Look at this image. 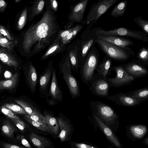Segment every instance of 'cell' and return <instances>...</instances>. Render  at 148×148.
<instances>
[{
  "label": "cell",
  "mask_w": 148,
  "mask_h": 148,
  "mask_svg": "<svg viewBox=\"0 0 148 148\" xmlns=\"http://www.w3.org/2000/svg\"><path fill=\"white\" fill-rule=\"evenodd\" d=\"M59 29L56 16L47 9L41 19L25 33L22 45L24 52L34 54L41 51L52 42Z\"/></svg>",
  "instance_id": "cell-1"
},
{
  "label": "cell",
  "mask_w": 148,
  "mask_h": 148,
  "mask_svg": "<svg viewBox=\"0 0 148 148\" xmlns=\"http://www.w3.org/2000/svg\"><path fill=\"white\" fill-rule=\"evenodd\" d=\"M95 41L102 51L112 60L124 62L134 55L135 52L130 47L118 46L99 38L97 36Z\"/></svg>",
  "instance_id": "cell-2"
},
{
  "label": "cell",
  "mask_w": 148,
  "mask_h": 148,
  "mask_svg": "<svg viewBox=\"0 0 148 148\" xmlns=\"http://www.w3.org/2000/svg\"><path fill=\"white\" fill-rule=\"evenodd\" d=\"M99 54L95 45L92 46L86 56L80 70L81 79L86 84L90 83L98 65Z\"/></svg>",
  "instance_id": "cell-3"
},
{
  "label": "cell",
  "mask_w": 148,
  "mask_h": 148,
  "mask_svg": "<svg viewBox=\"0 0 148 148\" xmlns=\"http://www.w3.org/2000/svg\"><path fill=\"white\" fill-rule=\"evenodd\" d=\"M92 30L97 36H116L134 38L144 42H148L147 35L143 32L120 27L106 30L100 27H94Z\"/></svg>",
  "instance_id": "cell-4"
},
{
  "label": "cell",
  "mask_w": 148,
  "mask_h": 148,
  "mask_svg": "<svg viewBox=\"0 0 148 148\" xmlns=\"http://www.w3.org/2000/svg\"><path fill=\"white\" fill-rule=\"evenodd\" d=\"M119 0H99L94 3L90 9L83 25H87V29H90L99 18Z\"/></svg>",
  "instance_id": "cell-5"
},
{
  "label": "cell",
  "mask_w": 148,
  "mask_h": 148,
  "mask_svg": "<svg viewBox=\"0 0 148 148\" xmlns=\"http://www.w3.org/2000/svg\"><path fill=\"white\" fill-rule=\"evenodd\" d=\"M60 73L69 89L72 97L74 99L79 96L80 90L78 82L73 75L71 68L68 57L62 62L59 65Z\"/></svg>",
  "instance_id": "cell-6"
},
{
  "label": "cell",
  "mask_w": 148,
  "mask_h": 148,
  "mask_svg": "<svg viewBox=\"0 0 148 148\" xmlns=\"http://www.w3.org/2000/svg\"><path fill=\"white\" fill-rule=\"evenodd\" d=\"M111 70L115 71L116 75L114 78L106 77V80L110 87H121L129 85L134 80V79L127 72L122 65L112 67Z\"/></svg>",
  "instance_id": "cell-7"
},
{
  "label": "cell",
  "mask_w": 148,
  "mask_h": 148,
  "mask_svg": "<svg viewBox=\"0 0 148 148\" xmlns=\"http://www.w3.org/2000/svg\"><path fill=\"white\" fill-rule=\"evenodd\" d=\"M90 104L94 114L106 122L112 123L118 118V115L111 107L102 102L93 101Z\"/></svg>",
  "instance_id": "cell-8"
},
{
  "label": "cell",
  "mask_w": 148,
  "mask_h": 148,
  "mask_svg": "<svg viewBox=\"0 0 148 148\" xmlns=\"http://www.w3.org/2000/svg\"><path fill=\"white\" fill-rule=\"evenodd\" d=\"M58 120L60 132L58 136L61 142L68 140L70 138L74 130L73 125L70 121L63 114L60 112L58 114Z\"/></svg>",
  "instance_id": "cell-9"
},
{
  "label": "cell",
  "mask_w": 148,
  "mask_h": 148,
  "mask_svg": "<svg viewBox=\"0 0 148 148\" xmlns=\"http://www.w3.org/2000/svg\"><path fill=\"white\" fill-rule=\"evenodd\" d=\"M106 99L114 102L117 104L125 106L134 107L146 101L145 100L134 98L126 95L120 92L116 95L108 96Z\"/></svg>",
  "instance_id": "cell-10"
},
{
  "label": "cell",
  "mask_w": 148,
  "mask_h": 148,
  "mask_svg": "<svg viewBox=\"0 0 148 148\" xmlns=\"http://www.w3.org/2000/svg\"><path fill=\"white\" fill-rule=\"evenodd\" d=\"M127 72L134 79L145 76L148 74L145 65L137 60L122 65Z\"/></svg>",
  "instance_id": "cell-11"
},
{
  "label": "cell",
  "mask_w": 148,
  "mask_h": 148,
  "mask_svg": "<svg viewBox=\"0 0 148 148\" xmlns=\"http://www.w3.org/2000/svg\"><path fill=\"white\" fill-rule=\"evenodd\" d=\"M54 69L51 64L49 63L40 75L39 82V91L40 96L41 97H45L48 92L49 85Z\"/></svg>",
  "instance_id": "cell-12"
},
{
  "label": "cell",
  "mask_w": 148,
  "mask_h": 148,
  "mask_svg": "<svg viewBox=\"0 0 148 148\" xmlns=\"http://www.w3.org/2000/svg\"><path fill=\"white\" fill-rule=\"evenodd\" d=\"M90 83V90L95 95L106 97L108 96L110 86L106 79L93 78Z\"/></svg>",
  "instance_id": "cell-13"
},
{
  "label": "cell",
  "mask_w": 148,
  "mask_h": 148,
  "mask_svg": "<svg viewBox=\"0 0 148 148\" xmlns=\"http://www.w3.org/2000/svg\"><path fill=\"white\" fill-rule=\"evenodd\" d=\"M56 102H60L63 98L62 92L58 84L55 70L53 71L49 91L47 94Z\"/></svg>",
  "instance_id": "cell-14"
},
{
  "label": "cell",
  "mask_w": 148,
  "mask_h": 148,
  "mask_svg": "<svg viewBox=\"0 0 148 148\" xmlns=\"http://www.w3.org/2000/svg\"><path fill=\"white\" fill-rule=\"evenodd\" d=\"M88 0L81 1L73 7L69 16L71 21L82 22Z\"/></svg>",
  "instance_id": "cell-15"
},
{
  "label": "cell",
  "mask_w": 148,
  "mask_h": 148,
  "mask_svg": "<svg viewBox=\"0 0 148 148\" xmlns=\"http://www.w3.org/2000/svg\"><path fill=\"white\" fill-rule=\"evenodd\" d=\"M15 101L29 115H35L45 119L40 108L33 102L21 99H16Z\"/></svg>",
  "instance_id": "cell-16"
},
{
  "label": "cell",
  "mask_w": 148,
  "mask_h": 148,
  "mask_svg": "<svg viewBox=\"0 0 148 148\" xmlns=\"http://www.w3.org/2000/svg\"><path fill=\"white\" fill-rule=\"evenodd\" d=\"M86 32V36L82 43L81 56L83 59L86 56L91 47L96 44L95 40L97 36L92 29H87Z\"/></svg>",
  "instance_id": "cell-17"
},
{
  "label": "cell",
  "mask_w": 148,
  "mask_h": 148,
  "mask_svg": "<svg viewBox=\"0 0 148 148\" xmlns=\"http://www.w3.org/2000/svg\"><path fill=\"white\" fill-rule=\"evenodd\" d=\"M97 36V38L108 42L121 47H129L130 46H133L134 45V42L130 39L122 37L116 36Z\"/></svg>",
  "instance_id": "cell-18"
},
{
  "label": "cell",
  "mask_w": 148,
  "mask_h": 148,
  "mask_svg": "<svg viewBox=\"0 0 148 148\" xmlns=\"http://www.w3.org/2000/svg\"><path fill=\"white\" fill-rule=\"evenodd\" d=\"M26 78L29 87L32 94L36 92L38 77L36 69L34 66L30 64L26 72Z\"/></svg>",
  "instance_id": "cell-19"
},
{
  "label": "cell",
  "mask_w": 148,
  "mask_h": 148,
  "mask_svg": "<svg viewBox=\"0 0 148 148\" xmlns=\"http://www.w3.org/2000/svg\"><path fill=\"white\" fill-rule=\"evenodd\" d=\"M43 115L46 124L50 130V133L57 135L60 128L58 119L54 116L52 112L46 110H44Z\"/></svg>",
  "instance_id": "cell-20"
},
{
  "label": "cell",
  "mask_w": 148,
  "mask_h": 148,
  "mask_svg": "<svg viewBox=\"0 0 148 148\" xmlns=\"http://www.w3.org/2000/svg\"><path fill=\"white\" fill-rule=\"evenodd\" d=\"M0 60L4 64L13 67L15 70L19 67L17 61L8 49L0 48Z\"/></svg>",
  "instance_id": "cell-21"
},
{
  "label": "cell",
  "mask_w": 148,
  "mask_h": 148,
  "mask_svg": "<svg viewBox=\"0 0 148 148\" xmlns=\"http://www.w3.org/2000/svg\"><path fill=\"white\" fill-rule=\"evenodd\" d=\"M112 63V59L106 56L98 65L96 71L103 78L106 79L110 73Z\"/></svg>",
  "instance_id": "cell-22"
},
{
  "label": "cell",
  "mask_w": 148,
  "mask_h": 148,
  "mask_svg": "<svg viewBox=\"0 0 148 148\" xmlns=\"http://www.w3.org/2000/svg\"><path fill=\"white\" fill-rule=\"evenodd\" d=\"M93 115L97 124L110 140L117 147H121V145L120 142L111 130L103 123L98 116L95 114Z\"/></svg>",
  "instance_id": "cell-23"
},
{
  "label": "cell",
  "mask_w": 148,
  "mask_h": 148,
  "mask_svg": "<svg viewBox=\"0 0 148 148\" xmlns=\"http://www.w3.org/2000/svg\"><path fill=\"white\" fill-rule=\"evenodd\" d=\"M30 139L33 145L37 148H49L51 143L46 138L34 132L29 135Z\"/></svg>",
  "instance_id": "cell-24"
},
{
  "label": "cell",
  "mask_w": 148,
  "mask_h": 148,
  "mask_svg": "<svg viewBox=\"0 0 148 148\" xmlns=\"http://www.w3.org/2000/svg\"><path fill=\"white\" fill-rule=\"evenodd\" d=\"M18 78V74L17 72L10 79L0 81V90L13 89L17 84Z\"/></svg>",
  "instance_id": "cell-25"
},
{
  "label": "cell",
  "mask_w": 148,
  "mask_h": 148,
  "mask_svg": "<svg viewBox=\"0 0 148 148\" xmlns=\"http://www.w3.org/2000/svg\"><path fill=\"white\" fill-rule=\"evenodd\" d=\"M127 3V0H123L118 4L112 10L110 15L114 18L123 15L125 12Z\"/></svg>",
  "instance_id": "cell-26"
},
{
  "label": "cell",
  "mask_w": 148,
  "mask_h": 148,
  "mask_svg": "<svg viewBox=\"0 0 148 148\" xmlns=\"http://www.w3.org/2000/svg\"><path fill=\"white\" fill-rule=\"evenodd\" d=\"M132 97L146 100L148 98V87L125 93Z\"/></svg>",
  "instance_id": "cell-27"
},
{
  "label": "cell",
  "mask_w": 148,
  "mask_h": 148,
  "mask_svg": "<svg viewBox=\"0 0 148 148\" xmlns=\"http://www.w3.org/2000/svg\"><path fill=\"white\" fill-rule=\"evenodd\" d=\"M2 133L6 136L12 138L16 129L8 120L5 121L3 123L1 128Z\"/></svg>",
  "instance_id": "cell-28"
},
{
  "label": "cell",
  "mask_w": 148,
  "mask_h": 148,
  "mask_svg": "<svg viewBox=\"0 0 148 148\" xmlns=\"http://www.w3.org/2000/svg\"><path fill=\"white\" fill-rule=\"evenodd\" d=\"M130 130L134 136L139 138L143 137L147 131V127L143 125H136L132 126Z\"/></svg>",
  "instance_id": "cell-29"
},
{
  "label": "cell",
  "mask_w": 148,
  "mask_h": 148,
  "mask_svg": "<svg viewBox=\"0 0 148 148\" xmlns=\"http://www.w3.org/2000/svg\"><path fill=\"white\" fill-rule=\"evenodd\" d=\"M137 60L144 65H148V50L145 47L141 48L137 55Z\"/></svg>",
  "instance_id": "cell-30"
},
{
  "label": "cell",
  "mask_w": 148,
  "mask_h": 148,
  "mask_svg": "<svg viewBox=\"0 0 148 148\" xmlns=\"http://www.w3.org/2000/svg\"><path fill=\"white\" fill-rule=\"evenodd\" d=\"M3 106L8 109L15 113L24 115H28L27 113L20 106L12 103H5Z\"/></svg>",
  "instance_id": "cell-31"
},
{
  "label": "cell",
  "mask_w": 148,
  "mask_h": 148,
  "mask_svg": "<svg viewBox=\"0 0 148 148\" xmlns=\"http://www.w3.org/2000/svg\"><path fill=\"white\" fill-rule=\"evenodd\" d=\"M134 22L140 27L147 35H148V21L144 19L140 16L136 17L133 20Z\"/></svg>",
  "instance_id": "cell-32"
},
{
  "label": "cell",
  "mask_w": 148,
  "mask_h": 148,
  "mask_svg": "<svg viewBox=\"0 0 148 148\" xmlns=\"http://www.w3.org/2000/svg\"><path fill=\"white\" fill-rule=\"evenodd\" d=\"M82 27V25H78L73 28L72 31L68 36L62 38V44L63 45L68 43L72 39L73 37H74L79 32Z\"/></svg>",
  "instance_id": "cell-33"
},
{
  "label": "cell",
  "mask_w": 148,
  "mask_h": 148,
  "mask_svg": "<svg viewBox=\"0 0 148 148\" xmlns=\"http://www.w3.org/2000/svg\"><path fill=\"white\" fill-rule=\"evenodd\" d=\"M23 117L27 121L38 129L43 131L50 133V130L47 124L35 121L25 117L24 115Z\"/></svg>",
  "instance_id": "cell-34"
},
{
  "label": "cell",
  "mask_w": 148,
  "mask_h": 148,
  "mask_svg": "<svg viewBox=\"0 0 148 148\" xmlns=\"http://www.w3.org/2000/svg\"><path fill=\"white\" fill-rule=\"evenodd\" d=\"M44 4L45 1L44 0L37 1L34 3L32 9V14L30 16L31 18H33L42 11Z\"/></svg>",
  "instance_id": "cell-35"
},
{
  "label": "cell",
  "mask_w": 148,
  "mask_h": 148,
  "mask_svg": "<svg viewBox=\"0 0 148 148\" xmlns=\"http://www.w3.org/2000/svg\"><path fill=\"white\" fill-rule=\"evenodd\" d=\"M69 58L73 71L75 72H78L79 63L77 52L76 53L75 50L71 51L69 54Z\"/></svg>",
  "instance_id": "cell-36"
},
{
  "label": "cell",
  "mask_w": 148,
  "mask_h": 148,
  "mask_svg": "<svg viewBox=\"0 0 148 148\" xmlns=\"http://www.w3.org/2000/svg\"><path fill=\"white\" fill-rule=\"evenodd\" d=\"M15 45L0 34V45L10 51L13 50Z\"/></svg>",
  "instance_id": "cell-37"
},
{
  "label": "cell",
  "mask_w": 148,
  "mask_h": 148,
  "mask_svg": "<svg viewBox=\"0 0 148 148\" xmlns=\"http://www.w3.org/2000/svg\"><path fill=\"white\" fill-rule=\"evenodd\" d=\"M0 34L15 45L17 43V40L12 35L5 27L1 25H0Z\"/></svg>",
  "instance_id": "cell-38"
},
{
  "label": "cell",
  "mask_w": 148,
  "mask_h": 148,
  "mask_svg": "<svg viewBox=\"0 0 148 148\" xmlns=\"http://www.w3.org/2000/svg\"><path fill=\"white\" fill-rule=\"evenodd\" d=\"M27 9L26 8L23 10L19 18L17 23V28L18 29H21L25 25L27 20Z\"/></svg>",
  "instance_id": "cell-39"
},
{
  "label": "cell",
  "mask_w": 148,
  "mask_h": 148,
  "mask_svg": "<svg viewBox=\"0 0 148 148\" xmlns=\"http://www.w3.org/2000/svg\"><path fill=\"white\" fill-rule=\"evenodd\" d=\"M60 46L58 43H54L41 57V59H45L59 50Z\"/></svg>",
  "instance_id": "cell-40"
},
{
  "label": "cell",
  "mask_w": 148,
  "mask_h": 148,
  "mask_svg": "<svg viewBox=\"0 0 148 148\" xmlns=\"http://www.w3.org/2000/svg\"><path fill=\"white\" fill-rule=\"evenodd\" d=\"M10 119L20 130L23 132L24 131L25 128V124L18 116Z\"/></svg>",
  "instance_id": "cell-41"
},
{
  "label": "cell",
  "mask_w": 148,
  "mask_h": 148,
  "mask_svg": "<svg viewBox=\"0 0 148 148\" xmlns=\"http://www.w3.org/2000/svg\"><path fill=\"white\" fill-rule=\"evenodd\" d=\"M1 112L4 114L6 116L10 119L18 117L10 109L6 108L3 106L0 107Z\"/></svg>",
  "instance_id": "cell-42"
},
{
  "label": "cell",
  "mask_w": 148,
  "mask_h": 148,
  "mask_svg": "<svg viewBox=\"0 0 148 148\" xmlns=\"http://www.w3.org/2000/svg\"><path fill=\"white\" fill-rule=\"evenodd\" d=\"M25 117L30 119L32 120L45 124H46L45 119L41 118L35 115H24Z\"/></svg>",
  "instance_id": "cell-43"
},
{
  "label": "cell",
  "mask_w": 148,
  "mask_h": 148,
  "mask_svg": "<svg viewBox=\"0 0 148 148\" xmlns=\"http://www.w3.org/2000/svg\"><path fill=\"white\" fill-rule=\"evenodd\" d=\"M76 148H97L95 147L83 143H75Z\"/></svg>",
  "instance_id": "cell-44"
},
{
  "label": "cell",
  "mask_w": 148,
  "mask_h": 148,
  "mask_svg": "<svg viewBox=\"0 0 148 148\" xmlns=\"http://www.w3.org/2000/svg\"><path fill=\"white\" fill-rule=\"evenodd\" d=\"M20 138L21 142L23 145L28 148H31V147L29 143L23 136H21Z\"/></svg>",
  "instance_id": "cell-45"
},
{
  "label": "cell",
  "mask_w": 148,
  "mask_h": 148,
  "mask_svg": "<svg viewBox=\"0 0 148 148\" xmlns=\"http://www.w3.org/2000/svg\"><path fill=\"white\" fill-rule=\"evenodd\" d=\"M45 97L46 100L49 105L53 106L56 105L57 104V102L53 99L47 94H46V95Z\"/></svg>",
  "instance_id": "cell-46"
},
{
  "label": "cell",
  "mask_w": 148,
  "mask_h": 148,
  "mask_svg": "<svg viewBox=\"0 0 148 148\" xmlns=\"http://www.w3.org/2000/svg\"><path fill=\"white\" fill-rule=\"evenodd\" d=\"M7 5V3L3 0H0V12H3Z\"/></svg>",
  "instance_id": "cell-47"
},
{
  "label": "cell",
  "mask_w": 148,
  "mask_h": 148,
  "mask_svg": "<svg viewBox=\"0 0 148 148\" xmlns=\"http://www.w3.org/2000/svg\"><path fill=\"white\" fill-rule=\"evenodd\" d=\"M73 28L64 31L60 34V37L62 38L68 36L73 30Z\"/></svg>",
  "instance_id": "cell-48"
},
{
  "label": "cell",
  "mask_w": 148,
  "mask_h": 148,
  "mask_svg": "<svg viewBox=\"0 0 148 148\" xmlns=\"http://www.w3.org/2000/svg\"><path fill=\"white\" fill-rule=\"evenodd\" d=\"M2 145L3 148H23L17 145L5 143H3Z\"/></svg>",
  "instance_id": "cell-49"
},
{
  "label": "cell",
  "mask_w": 148,
  "mask_h": 148,
  "mask_svg": "<svg viewBox=\"0 0 148 148\" xmlns=\"http://www.w3.org/2000/svg\"><path fill=\"white\" fill-rule=\"evenodd\" d=\"M51 4L53 9L55 11H56L58 8V3L57 1L55 0H51Z\"/></svg>",
  "instance_id": "cell-50"
},
{
  "label": "cell",
  "mask_w": 148,
  "mask_h": 148,
  "mask_svg": "<svg viewBox=\"0 0 148 148\" xmlns=\"http://www.w3.org/2000/svg\"><path fill=\"white\" fill-rule=\"evenodd\" d=\"M21 1V0H15V2L16 3L19 2Z\"/></svg>",
  "instance_id": "cell-51"
},
{
  "label": "cell",
  "mask_w": 148,
  "mask_h": 148,
  "mask_svg": "<svg viewBox=\"0 0 148 148\" xmlns=\"http://www.w3.org/2000/svg\"><path fill=\"white\" fill-rule=\"evenodd\" d=\"M1 72H2V68H1V66L0 64V74L1 73Z\"/></svg>",
  "instance_id": "cell-52"
}]
</instances>
